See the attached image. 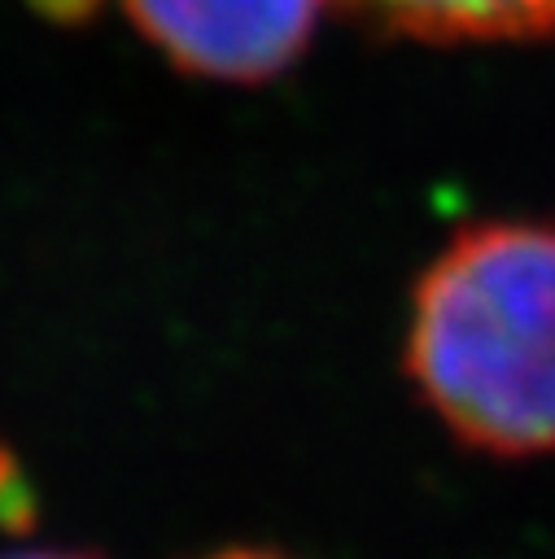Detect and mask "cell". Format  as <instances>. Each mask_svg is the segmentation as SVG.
I'll return each instance as SVG.
<instances>
[{"instance_id":"1","label":"cell","mask_w":555,"mask_h":559,"mask_svg":"<svg viewBox=\"0 0 555 559\" xmlns=\"http://www.w3.org/2000/svg\"><path fill=\"white\" fill-rule=\"evenodd\" d=\"M402 362L468 450L555 454V223L489 218L454 231L415 280Z\"/></svg>"},{"instance_id":"2","label":"cell","mask_w":555,"mask_h":559,"mask_svg":"<svg viewBox=\"0 0 555 559\" xmlns=\"http://www.w3.org/2000/svg\"><path fill=\"white\" fill-rule=\"evenodd\" d=\"M140 35L179 70L258 83L288 70L328 0H122Z\"/></svg>"},{"instance_id":"3","label":"cell","mask_w":555,"mask_h":559,"mask_svg":"<svg viewBox=\"0 0 555 559\" xmlns=\"http://www.w3.org/2000/svg\"><path fill=\"white\" fill-rule=\"evenodd\" d=\"M363 22L424 44H503L555 35V0H341Z\"/></svg>"},{"instance_id":"4","label":"cell","mask_w":555,"mask_h":559,"mask_svg":"<svg viewBox=\"0 0 555 559\" xmlns=\"http://www.w3.org/2000/svg\"><path fill=\"white\" fill-rule=\"evenodd\" d=\"M35 511V502H31V489H26V480H22V472H17V463L0 450V520H26Z\"/></svg>"},{"instance_id":"5","label":"cell","mask_w":555,"mask_h":559,"mask_svg":"<svg viewBox=\"0 0 555 559\" xmlns=\"http://www.w3.org/2000/svg\"><path fill=\"white\" fill-rule=\"evenodd\" d=\"M44 17H52V22H83V17H92L96 13V4L101 0H31Z\"/></svg>"},{"instance_id":"6","label":"cell","mask_w":555,"mask_h":559,"mask_svg":"<svg viewBox=\"0 0 555 559\" xmlns=\"http://www.w3.org/2000/svg\"><path fill=\"white\" fill-rule=\"evenodd\" d=\"M9 559H96V555H83V550H22V555H9Z\"/></svg>"},{"instance_id":"7","label":"cell","mask_w":555,"mask_h":559,"mask_svg":"<svg viewBox=\"0 0 555 559\" xmlns=\"http://www.w3.org/2000/svg\"><path fill=\"white\" fill-rule=\"evenodd\" d=\"M210 559H280V555H262V550H227V555H210Z\"/></svg>"}]
</instances>
